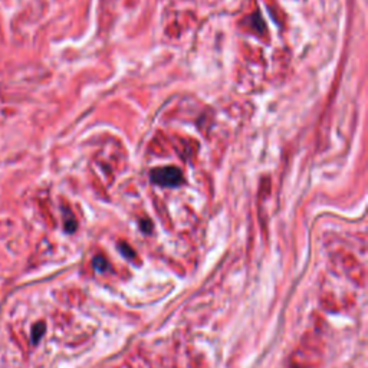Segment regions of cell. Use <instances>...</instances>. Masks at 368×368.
<instances>
[{
	"label": "cell",
	"mask_w": 368,
	"mask_h": 368,
	"mask_svg": "<svg viewBox=\"0 0 368 368\" xmlns=\"http://www.w3.org/2000/svg\"><path fill=\"white\" fill-rule=\"evenodd\" d=\"M151 181L163 187H177L183 183V174L177 167H160L151 171Z\"/></svg>",
	"instance_id": "6da1fadb"
},
{
	"label": "cell",
	"mask_w": 368,
	"mask_h": 368,
	"mask_svg": "<svg viewBox=\"0 0 368 368\" xmlns=\"http://www.w3.org/2000/svg\"><path fill=\"white\" fill-rule=\"evenodd\" d=\"M94 268L97 269L98 272L105 270L107 269V260L104 258H101V256H97V258L94 259Z\"/></svg>",
	"instance_id": "3957f363"
},
{
	"label": "cell",
	"mask_w": 368,
	"mask_h": 368,
	"mask_svg": "<svg viewBox=\"0 0 368 368\" xmlns=\"http://www.w3.org/2000/svg\"><path fill=\"white\" fill-rule=\"evenodd\" d=\"M120 249H121V250H122V252H124V255H125V256H128V258H132V256H134V252H132V250L129 249V246H125V245H121Z\"/></svg>",
	"instance_id": "277c9868"
},
{
	"label": "cell",
	"mask_w": 368,
	"mask_h": 368,
	"mask_svg": "<svg viewBox=\"0 0 368 368\" xmlns=\"http://www.w3.org/2000/svg\"><path fill=\"white\" fill-rule=\"evenodd\" d=\"M45 331H46V325L43 322H38L33 325V328H32V344L33 345H36L39 342L40 338L45 334Z\"/></svg>",
	"instance_id": "7a4b0ae2"
}]
</instances>
